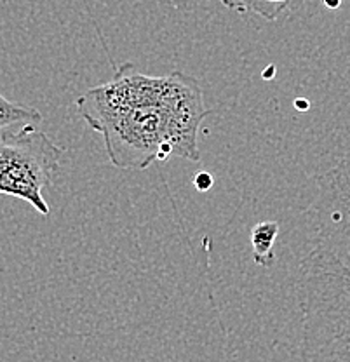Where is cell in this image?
Here are the masks:
<instances>
[{
	"instance_id": "obj_1",
	"label": "cell",
	"mask_w": 350,
	"mask_h": 362,
	"mask_svg": "<svg viewBox=\"0 0 350 362\" xmlns=\"http://www.w3.org/2000/svg\"><path fill=\"white\" fill-rule=\"evenodd\" d=\"M75 107L103 136L114 168L141 171L171 157L201 160L199 129L209 110L192 75L176 70L150 77L124 63L110 81L81 94Z\"/></svg>"
},
{
	"instance_id": "obj_2",
	"label": "cell",
	"mask_w": 350,
	"mask_h": 362,
	"mask_svg": "<svg viewBox=\"0 0 350 362\" xmlns=\"http://www.w3.org/2000/svg\"><path fill=\"white\" fill-rule=\"evenodd\" d=\"M317 232L302 262V362H350V152L319 178Z\"/></svg>"
},
{
	"instance_id": "obj_3",
	"label": "cell",
	"mask_w": 350,
	"mask_h": 362,
	"mask_svg": "<svg viewBox=\"0 0 350 362\" xmlns=\"http://www.w3.org/2000/svg\"><path fill=\"white\" fill-rule=\"evenodd\" d=\"M63 148L35 127L25 124L16 133L0 138V195L21 199L47 216L44 190L59 169Z\"/></svg>"
},
{
	"instance_id": "obj_4",
	"label": "cell",
	"mask_w": 350,
	"mask_h": 362,
	"mask_svg": "<svg viewBox=\"0 0 350 362\" xmlns=\"http://www.w3.org/2000/svg\"><path fill=\"white\" fill-rule=\"evenodd\" d=\"M279 235V223L277 221H262L251 230V247H253V259L259 267H270L276 259L274 246Z\"/></svg>"
},
{
	"instance_id": "obj_5",
	"label": "cell",
	"mask_w": 350,
	"mask_h": 362,
	"mask_svg": "<svg viewBox=\"0 0 350 362\" xmlns=\"http://www.w3.org/2000/svg\"><path fill=\"white\" fill-rule=\"evenodd\" d=\"M225 7L237 13H255L263 20L274 21L284 13L291 0H220Z\"/></svg>"
},
{
	"instance_id": "obj_6",
	"label": "cell",
	"mask_w": 350,
	"mask_h": 362,
	"mask_svg": "<svg viewBox=\"0 0 350 362\" xmlns=\"http://www.w3.org/2000/svg\"><path fill=\"white\" fill-rule=\"evenodd\" d=\"M42 120V115L37 108L23 107V105L13 103L6 96L0 94V131L7 129L16 124H37Z\"/></svg>"
},
{
	"instance_id": "obj_7",
	"label": "cell",
	"mask_w": 350,
	"mask_h": 362,
	"mask_svg": "<svg viewBox=\"0 0 350 362\" xmlns=\"http://www.w3.org/2000/svg\"><path fill=\"white\" fill-rule=\"evenodd\" d=\"M213 185H214V178L209 175L208 171H201L195 175L194 187L197 188L199 192H208V190H211V187H213Z\"/></svg>"
},
{
	"instance_id": "obj_8",
	"label": "cell",
	"mask_w": 350,
	"mask_h": 362,
	"mask_svg": "<svg viewBox=\"0 0 350 362\" xmlns=\"http://www.w3.org/2000/svg\"><path fill=\"white\" fill-rule=\"evenodd\" d=\"M340 2H342V0H325L326 6L331 7V9H334V7L340 6Z\"/></svg>"
},
{
	"instance_id": "obj_9",
	"label": "cell",
	"mask_w": 350,
	"mask_h": 362,
	"mask_svg": "<svg viewBox=\"0 0 350 362\" xmlns=\"http://www.w3.org/2000/svg\"><path fill=\"white\" fill-rule=\"evenodd\" d=\"M295 105H296V107H302V108H307V107H308V103H307V101H300V100L296 101Z\"/></svg>"
}]
</instances>
